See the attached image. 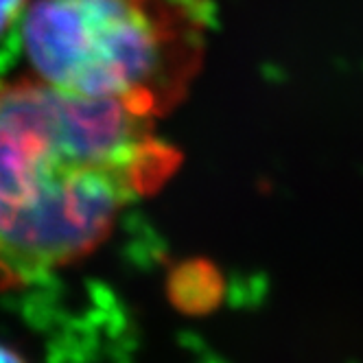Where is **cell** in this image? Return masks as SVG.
<instances>
[{
    "label": "cell",
    "mask_w": 363,
    "mask_h": 363,
    "mask_svg": "<svg viewBox=\"0 0 363 363\" xmlns=\"http://www.w3.org/2000/svg\"><path fill=\"white\" fill-rule=\"evenodd\" d=\"M206 13L182 0H33L20 46L48 86L158 118L197 72Z\"/></svg>",
    "instance_id": "obj_2"
},
{
    "label": "cell",
    "mask_w": 363,
    "mask_h": 363,
    "mask_svg": "<svg viewBox=\"0 0 363 363\" xmlns=\"http://www.w3.org/2000/svg\"><path fill=\"white\" fill-rule=\"evenodd\" d=\"M0 363H27V359L11 346H7L5 342H0Z\"/></svg>",
    "instance_id": "obj_5"
},
{
    "label": "cell",
    "mask_w": 363,
    "mask_h": 363,
    "mask_svg": "<svg viewBox=\"0 0 363 363\" xmlns=\"http://www.w3.org/2000/svg\"><path fill=\"white\" fill-rule=\"evenodd\" d=\"M33 0H0V46L13 40L20 42L22 22Z\"/></svg>",
    "instance_id": "obj_4"
},
{
    "label": "cell",
    "mask_w": 363,
    "mask_h": 363,
    "mask_svg": "<svg viewBox=\"0 0 363 363\" xmlns=\"http://www.w3.org/2000/svg\"><path fill=\"white\" fill-rule=\"evenodd\" d=\"M182 3H191V5H203V7H208V0H182Z\"/></svg>",
    "instance_id": "obj_6"
},
{
    "label": "cell",
    "mask_w": 363,
    "mask_h": 363,
    "mask_svg": "<svg viewBox=\"0 0 363 363\" xmlns=\"http://www.w3.org/2000/svg\"><path fill=\"white\" fill-rule=\"evenodd\" d=\"M175 300L182 308L193 311V313H203V311L215 308L223 294V282L213 265L203 263H191L184 265L175 280Z\"/></svg>",
    "instance_id": "obj_3"
},
{
    "label": "cell",
    "mask_w": 363,
    "mask_h": 363,
    "mask_svg": "<svg viewBox=\"0 0 363 363\" xmlns=\"http://www.w3.org/2000/svg\"><path fill=\"white\" fill-rule=\"evenodd\" d=\"M177 167L153 116L33 74L0 84V284L84 261Z\"/></svg>",
    "instance_id": "obj_1"
}]
</instances>
